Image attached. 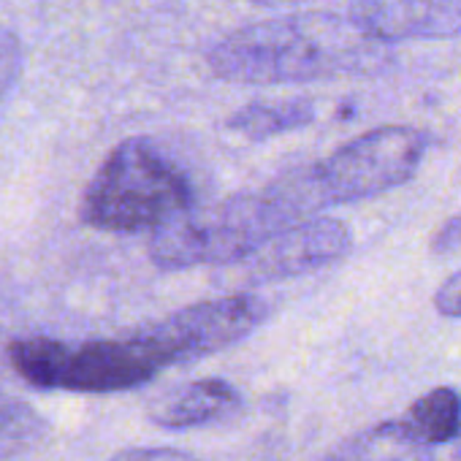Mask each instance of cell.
Returning <instances> with one entry per match:
<instances>
[{"label":"cell","mask_w":461,"mask_h":461,"mask_svg":"<svg viewBox=\"0 0 461 461\" xmlns=\"http://www.w3.org/2000/svg\"><path fill=\"white\" fill-rule=\"evenodd\" d=\"M326 461H434V450L402 418L375 423L348 437Z\"/></svg>","instance_id":"10"},{"label":"cell","mask_w":461,"mask_h":461,"mask_svg":"<svg viewBox=\"0 0 461 461\" xmlns=\"http://www.w3.org/2000/svg\"><path fill=\"white\" fill-rule=\"evenodd\" d=\"M23 68H25V50L20 36L12 28L0 25V104L14 90L17 79L23 77Z\"/></svg>","instance_id":"14"},{"label":"cell","mask_w":461,"mask_h":461,"mask_svg":"<svg viewBox=\"0 0 461 461\" xmlns=\"http://www.w3.org/2000/svg\"><path fill=\"white\" fill-rule=\"evenodd\" d=\"M242 391L222 377H201L182 383L149 404V420L168 431L220 423L242 410Z\"/></svg>","instance_id":"9"},{"label":"cell","mask_w":461,"mask_h":461,"mask_svg":"<svg viewBox=\"0 0 461 461\" xmlns=\"http://www.w3.org/2000/svg\"><path fill=\"white\" fill-rule=\"evenodd\" d=\"M198 206L187 171L152 139H122L90 176L79 220L104 234H139Z\"/></svg>","instance_id":"2"},{"label":"cell","mask_w":461,"mask_h":461,"mask_svg":"<svg viewBox=\"0 0 461 461\" xmlns=\"http://www.w3.org/2000/svg\"><path fill=\"white\" fill-rule=\"evenodd\" d=\"M404 420L431 447L442 442H456L461 431V393L456 388L437 385L410 404Z\"/></svg>","instance_id":"13"},{"label":"cell","mask_w":461,"mask_h":461,"mask_svg":"<svg viewBox=\"0 0 461 461\" xmlns=\"http://www.w3.org/2000/svg\"><path fill=\"white\" fill-rule=\"evenodd\" d=\"M348 17L388 47L461 36V0H353Z\"/></svg>","instance_id":"8"},{"label":"cell","mask_w":461,"mask_h":461,"mask_svg":"<svg viewBox=\"0 0 461 461\" xmlns=\"http://www.w3.org/2000/svg\"><path fill=\"white\" fill-rule=\"evenodd\" d=\"M350 248L353 234L342 220L315 214L288 225L256 256H250L245 261L248 277L258 285L304 277L331 264H339L350 253Z\"/></svg>","instance_id":"7"},{"label":"cell","mask_w":461,"mask_h":461,"mask_svg":"<svg viewBox=\"0 0 461 461\" xmlns=\"http://www.w3.org/2000/svg\"><path fill=\"white\" fill-rule=\"evenodd\" d=\"M294 222L302 217L269 182L261 190L193 206L174 217L149 237V258L168 272L245 264Z\"/></svg>","instance_id":"3"},{"label":"cell","mask_w":461,"mask_h":461,"mask_svg":"<svg viewBox=\"0 0 461 461\" xmlns=\"http://www.w3.org/2000/svg\"><path fill=\"white\" fill-rule=\"evenodd\" d=\"M267 321V302L253 294H228L187 304L144 329L166 369L193 364L248 339Z\"/></svg>","instance_id":"5"},{"label":"cell","mask_w":461,"mask_h":461,"mask_svg":"<svg viewBox=\"0 0 461 461\" xmlns=\"http://www.w3.org/2000/svg\"><path fill=\"white\" fill-rule=\"evenodd\" d=\"M47 439V420L41 412L0 388V461H17L36 453Z\"/></svg>","instance_id":"12"},{"label":"cell","mask_w":461,"mask_h":461,"mask_svg":"<svg viewBox=\"0 0 461 461\" xmlns=\"http://www.w3.org/2000/svg\"><path fill=\"white\" fill-rule=\"evenodd\" d=\"M434 310L442 318H461V269L453 272L434 294Z\"/></svg>","instance_id":"17"},{"label":"cell","mask_w":461,"mask_h":461,"mask_svg":"<svg viewBox=\"0 0 461 461\" xmlns=\"http://www.w3.org/2000/svg\"><path fill=\"white\" fill-rule=\"evenodd\" d=\"M453 461H461V431H458V437H456V442H453Z\"/></svg>","instance_id":"19"},{"label":"cell","mask_w":461,"mask_h":461,"mask_svg":"<svg viewBox=\"0 0 461 461\" xmlns=\"http://www.w3.org/2000/svg\"><path fill=\"white\" fill-rule=\"evenodd\" d=\"M163 369L166 364L144 331L90 342L58 339L52 391L125 393L152 383Z\"/></svg>","instance_id":"6"},{"label":"cell","mask_w":461,"mask_h":461,"mask_svg":"<svg viewBox=\"0 0 461 461\" xmlns=\"http://www.w3.org/2000/svg\"><path fill=\"white\" fill-rule=\"evenodd\" d=\"M391 63V47L348 14L299 12L248 23L206 52L209 71L230 85H307L372 77Z\"/></svg>","instance_id":"1"},{"label":"cell","mask_w":461,"mask_h":461,"mask_svg":"<svg viewBox=\"0 0 461 461\" xmlns=\"http://www.w3.org/2000/svg\"><path fill=\"white\" fill-rule=\"evenodd\" d=\"M461 253V212L450 214L431 237V256L445 258V256H456Z\"/></svg>","instance_id":"16"},{"label":"cell","mask_w":461,"mask_h":461,"mask_svg":"<svg viewBox=\"0 0 461 461\" xmlns=\"http://www.w3.org/2000/svg\"><path fill=\"white\" fill-rule=\"evenodd\" d=\"M315 122V104L310 98L253 101L225 120V128L248 141H269Z\"/></svg>","instance_id":"11"},{"label":"cell","mask_w":461,"mask_h":461,"mask_svg":"<svg viewBox=\"0 0 461 461\" xmlns=\"http://www.w3.org/2000/svg\"><path fill=\"white\" fill-rule=\"evenodd\" d=\"M109 461H201V458L179 447L155 445V447H125L114 453Z\"/></svg>","instance_id":"15"},{"label":"cell","mask_w":461,"mask_h":461,"mask_svg":"<svg viewBox=\"0 0 461 461\" xmlns=\"http://www.w3.org/2000/svg\"><path fill=\"white\" fill-rule=\"evenodd\" d=\"M423 152L426 139L420 131L380 125L345 141L329 158L294 168V176L310 212L318 214L326 206L375 198L410 182Z\"/></svg>","instance_id":"4"},{"label":"cell","mask_w":461,"mask_h":461,"mask_svg":"<svg viewBox=\"0 0 461 461\" xmlns=\"http://www.w3.org/2000/svg\"><path fill=\"white\" fill-rule=\"evenodd\" d=\"M253 6L258 9H285V6H299V4H307V0H250Z\"/></svg>","instance_id":"18"}]
</instances>
